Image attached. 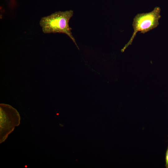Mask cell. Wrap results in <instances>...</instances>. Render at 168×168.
Listing matches in <instances>:
<instances>
[{"label":"cell","mask_w":168,"mask_h":168,"mask_svg":"<svg viewBox=\"0 0 168 168\" xmlns=\"http://www.w3.org/2000/svg\"><path fill=\"white\" fill-rule=\"evenodd\" d=\"M73 14V11L71 10L56 12L49 15L42 17L39 24L44 34L60 33L67 35L79 49L72 35V29L69 25V20Z\"/></svg>","instance_id":"6da1fadb"},{"label":"cell","mask_w":168,"mask_h":168,"mask_svg":"<svg viewBox=\"0 0 168 168\" xmlns=\"http://www.w3.org/2000/svg\"><path fill=\"white\" fill-rule=\"evenodd\" d=\"M160 12V7H156L150 12L138 13L135 16L132 24L133 33L128 42L122 49V52L131 44L138 32L145 34L158 26L159 21L161 17Z\"/></svg>","instance_id":"7a4b0ae2"},{"label":"cell","mask_w":168,"mask_h":168,"mask_svg":"<svg viewBox=\"0 0 168 168\" xmlns=\"http://www.w3.org/2000/svg\"><path fill=\"white\" fill-rule=\"evenodd\" d=\"M166 168H168V146L166 154Z\"/></svg>","instance_id":"3957f363"}]
</instances>
